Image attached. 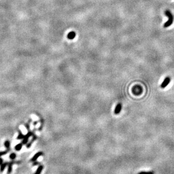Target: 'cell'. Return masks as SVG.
<instances>
[{
    "label": "cell",
    "instance_id": "obj_17",
    "mask_svg": "<svg viewBox=\"0 0 174 174\" xmlns=\"http://www.w3.org/2000/svg\"><path fill=\"white\" fill-rule=\"evenodd\" d=\"M40 163L39 162H34V163H33V166H36V165H38V164H39Z\"/></svg>",
    "mask_w": 174,
    "mask_h": 174
},
{
    "label": "cell",
    "instance_id": "obj_14",
    "mask_svg": "<svg viewBox=\"0 0 174 174\" xmlns=\"http://www.w3.org/2000/svg\"><path fill=\"white\" fill-rule=\"evenodd\" d=\"M138 174H154V171H141Z\"/></svg>",
    "mask_w": 174,
    "mask_h": 174
},
{
    "label": "cell",
    "instance_id": "obj_16",
    "mask_svg": "<svg viewBox=\"0 0 174 174\" xmlns=\"http://www.w3.org/2000/svg\"><path fill=\"white\" fill-rule=\"evenodd\" d=\"M7 152H8V151H4V152H0V157H1V156H5V154H6Z\"/></svg>",
    "mask_w": 174,
    "mask_h": 174
},
{
    "label": "cell",
    "instance_id": "obj_4",
    "mask_svg": "<svg viewBox=\"0 0 174 174\" xmlns=\"http://www.w3.org/2000/svg\"><path fill=\"white\" fill-rule=\"evenodd\" d=\"M20 163V162H11L10 163H8V170H7V174H10L12 172V166L14 164L17 163V164H19Z\"/></svg>",
    "mask_w": 174,
    "mask_h": 174
},
{
    "label": "cell",
    "instance_id": "obj_13",
    "mask_svg": "<svg viewBox=\"0 0 174 174\" xmlns=\"http://www.w3.org/2000/svg\"><path fill=\"white\" fill-rule=\"evenodd\" d=\"M24 137V136L23 135L22 133L21 132L20 130L19 131V135L18 136V137H17V140H21V139H23V138Z\"/></svg>",
    "mask_w": 174,
    "mask_h": 174
},
{
    "label": "cell",
    "instance_id": "obj_8",
    "mask_svg": "<svg viewBox=\"0 0 174 174\" xmlns=\"http://www.w3.org/2000/svg\"><path fill=\"white\" fill-rule=\"evenodd\" d=\"M75 35H76V34H75V33L74 32L72 31V32H70L68 34L67 37H68V39L72 40V39H73L75 38Z\"/></svg>",
    "mask_w": 174,
    "mask_h": 174
},
{
    "label": "cell",
    "instance_id": "obj_9",
    "mask_svg": "<svg viewBox=\"0 0 174 174\" xmlns=\"http://www.w3.org/2000/svg\"><path fill=\"white\" fill-rule=\"evenodd\" d=\"M43 169H44V166L43 165L40 166L39 167L37 168V170L36 171V172L34 174H41V172H42V171L43 170Z\"/></svg>",
    "mask_w": 174,
    "mask_h": 174
},
{
    "label": "cell",
    "instance_id": "obj_11",
    "mask_svg": "<svg viewBox=\"0 0 174 174\" xmlns=\"http://www.w3.org/2000/svg\"><path fill=\"white\" fill-rule=\"evenodd\" d=\"M22 145H23L22 143L18 144H17L15 146V149L16 151H20L21 150L22 147Z\"/></svg>",
    "mask_w": 174,
    "mask_h": 174
},
{
    "label": "cell",
    "instance_id": "obj_2",
    "mask_svg": "<svg viewBox=\"0 0 174 174\" xmlns=\"http://www.w3.org/2000/svg\"><path fill=\"white\" fill-rule=\"evenodd\" d=\"M170 81H171V79H170V77L169 76L166 77V78L164 79V80L163 81V82H162L161 85H160V87H161L162 89L165 88L166 87L170 84Z\"/></svg>",
    "mask_w": 174,
    "mask_h": 174
},
{
    "label": "cell",
    "instance_id": "obj_3",
    "mask_svg": "<svg viewBox=\"0 0 174 174\" xmlns=\"http://www.w3.org/2000/svg\"><path fill=\"white\" fill-rule=\"evenodd\" d=\"M32 135H33L32 132H31V131L28 132L27 135H26V136H24V137L23 138V141H22L23 144H26L28 143L29 138L31 137V136Z\"/></svg>",
    "mask_w": 174,
    "mask_h": 174
},
{
    "label": "cell",
    "instance_id": "obj_1",
    "mask_svg": "<svg viewBox=\"0 0 174 174\" xmlns=\"http://www.w3.org/2000/svg\"><path fill=\"white\" fill-rule=\"evenodd\" d=\"M165 15L168 17V20L164 24L163 27L167 28L172 25L174 22V16L169 10L165 11Z\"/></svg>",
    "mask_w": 174,
    "mask_h": 174
},
{
    "label": "cell",
    "instance_id": "obj_12",
    "mask_svg": "<svg viewBox=\"0 0 174 174\" xmlns=\"http://www.w3.org/2000/svg\"><path fill=\"white\" fill-rule=\"evenodd\" d=\"M4 145H5V146L7 149V150H9V149H10V141H9V140L5 141V143H4Z\"/></svg>",
    "mask_w": 174,
    "mask_h": 174
},
{
    "label": "cell",
    "instance_id": "obj_18",
    "mask_svg": "<svg viewBox=\"0 0 174 174\" xmlns=\"http://www.w3.org/2000/svg\"><path fill=\"white\" fill-rule=\"evenodd\" d=\"M3 163V160L1 157H0V166Z\"/></svg>",
    "mask_w": 174,
    "mask_h": 174
},
{
    "label": "cell",
    "instance_id": "obj_7",
    "mask_svg": "<svg viewBox=\"0 0 174 174\" xmlns=\"http://www.w3.org/2000/svg\"><path fill=\"white\" fill-rule=\"evenodd\" d=\"M36 139H37V136H36V135H33V138H32V139L31 140V141H30V142H28V143L27 144V145H26V147H27V148H29V147H31V146L33 142L35 141V140H36Z\"/></svg>",
    "mask_w": 174,
    "mask_h": 174
},
{
    "label": "cell",
    "instance_id": "obj_5",
    "mask_svg": "<svg viewBox=\"0 0 174 174\" xmlns=\"http://www.w3.org/2000/svg\"><path fill=\"white\" fill-rule=\"evenodd\" d=\"M43 153L41 152H39L38 153H37L36 154H35V156H34L31 159V160H30V161L31 162H35L37 160V158H38L39 157H40L41 156H43Z\"/></svg>",
    "mask_w": 174,
    "mask_h": 174
},
{
    "label": "cell",
    "instance_id": "obj_6",
    "mask_svg": "<svg viewBox=\"0 0 174 174\" xmlns=\"http://www.w3.org/2000/svg\"><path fill=\"white\" fill-rule=\"evenodd\" d=\"M121 110H122V104L119 103L116 105V107H115V110H114V113L115 114H118L120 112Z\"/></svg>",
    "mask_w": 174,
    "mask_h": 174
},
{
    "label": "cell",
    "instance_id": "obj_15",
    "mask_svg": "<svg viewBox=\"0 0 174 174\" xmlns=\"http://www.w3.org/2000/svg\"><path fill=\"white\" fill-rule=\"evenodd\" d=\"M16 154L15 153H11V154L10 155V156H9V157H10V158L11 159V160H14L15 158H16Z\"/></svg>",
    "mask_w": 174,
    "mask_h": 174
},
{
    "label": "cell",
    "instance_id": "obj_10",
    "mask_svg": "<svg viewBox=\"0 0 174 174\" xmlns=\"http://www.w3.org/2000/svg\"><path fill=\"white\" fill-rule=\"evenodd\" d=\"M9 163H7V162H5V163H2L1 165V167H0V172L1 173H2V172L4 171V170L5 169L6 167V166Z\"/></svg>",
    "mask_w": 174,
    "mask_h": 174
}]
</instances>
